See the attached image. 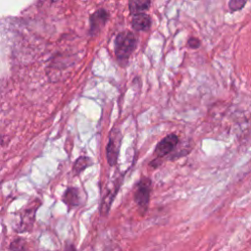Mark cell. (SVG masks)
Instances as JSON below:
<instances>
[{
  "instance_id": "4fadbf2b",
  "label": "cell",
  "mask_w": 251,
  "mask_h": 251,
  "mask_svg": "<svg viewBox=\"0 0 251 251\" xmlns=\"http://www.w3.org/2000/svg\"><path fill=\"white\" fill-rule=\"evenodd\" d=\"M247 0H229L228 7L231 12L238 11L243 8V6L246 4Z\"/></svg>"
},
{
  "instance_id": "3957f363",
  "label": "cell",
  "mask_w": 251,
  "mask_h": 251,
  "mask_svg": "<svg viewBox=\"0 0 251 251\" xmlns=\"http://www.w3.org/2000/svg\"><path fill=\"white\" fill-rule=\"evenodd\" d=\"M152 189V183L150 178L148 177H142L135 185L134 189V200L137 206L140 210L146 212L149 199H150V193Z\"/></svg>"
},
{
  "instance_id": "5bb4252c",
  "label": "cell",
  "mask_w": 251,
  "mask_h": 251,
  "mask_svg": "<svg viewBox=\"0 0 251 251\" xmlns=\"http://www.w3.org/2000/svg\"><path fill=\"white\" fill-rule=\"evenodd\" d=\"M199 44H200V41L197 38H190L188 40V45L191 48H197L199 46Z\"/></svg>"
},
{
  "instance_id": "277c9868",
  "label": "cell",
  "mask_w": 251,
  "mask_h": 251,
  "mask_svg": "<svg viewBox=\"0 0 251 251\" xmlns=\"http://www.w3.org/2000/svg\"><path fill=\"white\" fill-rule=\"evenodd\" d=\"M120 144H121V133L120 131L113 129L110 134L109 142L106 147V158L110 166H114L117 163L119 151H120Z\"/></svg>"
},
{
  "instance_id": "8992f818",
  "label": "cell",
  "mask_w": 251,
  "mask_h": 251,
  "mask_svg": "<svg viewBox=\"0 0 251 251\" xmlns=\"http://www.w3.org/2000/svg\"><path fill=\"white\" fill-rule=\"evenodd\" d=\"M108 20V13L105 10L96 11L90 18V32L92 34L99 31Z\"/></svg>"
},
{
  "instance_id": "8fae6325",
  "label": "cell",
  "mask_w": 251,
  "mask_h": 251,
  "mask_svg": "<svg viewBox=\"0 0 251 251\" xmlns=\"http://www.w3.org/2000/svg\"><path fill=\"white\" fill-rule=\"evenodd\" d=\"M116 192H117V189L114 190V191H110L104 198H103V201L101 203V208H100V212L102 215H107V213L109 212L110 210V207L112 205V202L114 200V197L116 195Z\"/></svg>"
},
{
  "instance_id": "9a60e30c",
  "label": "cell",
  "mask_w": 251,
  "mask_h": 251,
  "mask_svg": "<svg viewBox=\"0 0 251 251\" xmlns=\"http://www.w3.org/2000/svg\"><path fill=\"white\" fill-rule=\"evenodd\" d=\"M64 251H76V249L73 244H67Z\"/></svg>"
},
{
  "instance_id": "5b68a950",
  "label": "cell",
  "mask_w": 251,
  "mask_h": 251,
  "mask_svg": "<svg viewBox=\"0 0 251 251\" xmlns=\"http://www.w3.org/2000/svg\"><path fill=\"white\" fill-rule=\"evenodd\" d=\"M178 143V137L175 133H171L164 137L156 146L155 148V154L158 158L165 157L169 155L176 146Z\"/></svg>"
},
{
  "instance_id": "9c48e42d",
  "label": "cell",
  "mask_w": 251,
  "mask_h": 251,
  "mask_svg": "<svg viewBox=\"0 0 251 251\" xmlns=\"http://www.w3.org/2000/svg\"><path fill=\"white\" fill-rule=\"evenodd\" d=\"M150 6V0H130L128 4L129 12L131 15L140 14L147 10Z\"/></svg>"
},
{
  "instance_id": "7c38bea8",
  "label": "cell",
  "mask_w": 251,
  "mask_h": 251,
  "mask_svg": "<svg viewBox=\"0 0 251 251\" xmlns=\"http://www.w3.org/2000/svg\"><path fill=\"white\" fill-rule=\"evenodd\" d=\"M26 242L24 238H21V237H18V238H15L10 246H9V249L10 251H26Z\"/></svg>"
},
{
  "instance_id": "ba28073f",
  "label": "cell",
  "mask_w": 251,
  "mask_h": 251,
  "mask_svg": "<svg viewBox=\"0 0 251 251\" xmlns=\"http://www.w3.org/2000/svg\"><path fill=\"white\" fill-rule=\"evenodd\" d=\"M132 27L135 30H147L151 25V19L146 14L140 13L133 15L132 18Z\"/></svg>"
},
{
  "instance_id": "7a4b0ae2",
  "label": "cell",
  "mask_w": 251,
  "mask_h": 251,
  "mask_svg": "<svg viewBox=\"0 0 251 251\" xmlns=\"http://www.w3.org/2000/svg\"><path fill=\"white\" fill-rule=\"evenodd\" d=\"M135 46L136 38L134 34L128 30H125L116 37L115 54L119 60H126L133 52Z\"/></svg>"
},
{
  "instance_id": "30bf717a",
  "label": "cell",
  "mask_w": 251,
  "mask_h": 251,
  "mask_svg": "<svg viewBox=\"0 0 251 251\" xmlns=\"http://www.w3.org/2000/svg\"><path fill=\"white\" fill-rule=\"evenodd\" d=\"M91 165H92V161L90 158H88L86 156L78 157L73 166L74 175H75V176L79 175L80 173H82L86 168H88Z\"/></svg>"
},
{
  "instance_id": "6da1fadb",
  "label": "cell",
  "mask_w": 251,
  "mask_h": 251,
  "mask_svg": "<svg viewBox=\"0 0 251 251\" xmlns=\"http://www.w3.org/2000/svg\"><path fill=\"white\" fill-rule=\"evenodd\" d=\"M40 199H35L17 213L19 216V221L15 226V230L17 232H27L32 228L35 221V215L40 206Z\"/></svg>"
},
{
  "instance_id": "52a82bcc",
  "label": "cell",
  "mask_w": 251,
  "mask_h": 251,
  "mask_svg": "<svg viewBox=\"0 0 251 251\" xmlns=\"http://www.w3.org/2000/svg\"><path fill=\"white\" fill-rule=\"evenodd\" d=\"M63 202L71 209L78 206L79 204V193L75 187H69L64 192L62 197Z\"/></svg>"
}]
</instances>
